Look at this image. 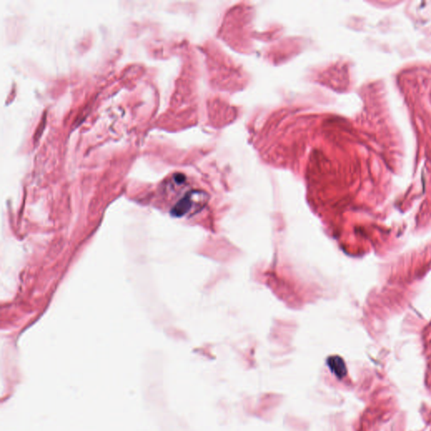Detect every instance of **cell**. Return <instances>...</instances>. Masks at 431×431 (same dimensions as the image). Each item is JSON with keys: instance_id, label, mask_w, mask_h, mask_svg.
Masks as SVG:
<instances>
[{"instance_id": "cell-1", "label": "cell", "mask_w": 431, "mask_h": 431, "mask_svg": "<svg viewBox=\"0 0 431 431\" xmlns=\"http://www.w3.org/2000/svg\"><path fill=\"white\" fill-rule=\"evenodd\" d=\"M208 200L209 196L207 192L201 190H191L175 205L171 212L175 217H180L195 214L204 208Z\"/></svg>"}, {"instance_id": "cell-2", "label": "cell", "mask_w": 431, "mask_h": 431, "mask_svg": "<svg viewBox=\"0 0 431 431\" xmlns=\"http://www.w3.org/2000/svg\"><path fill=\"white\" fill-rule=\"evenodd\" d=\"M327 365L337 378L342 379L346 376L347 368L345 366V361L340 356L329 357L327 361Z\"/></svg>"}]
</instances>
